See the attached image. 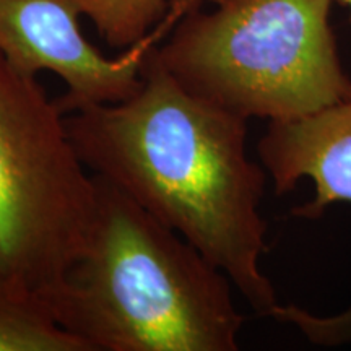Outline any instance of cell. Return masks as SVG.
Listing matches in <instances>:
<instances>
[{
    "label": "cell",
    "mask_w": 351,
    "mask_h": 351,
    "mask_svg": "<svg viewBox=\"0 0 351 351\" xmlns=\"http://www.w3.org/2000/svg\"><path fill=\"white\" fill-rule=\"evenodd\" d=\"M83 0H0V54L19 72H52L67 93L56 99L64 114L90 104L124 101L142 83L145 57L156 34L108 59L83 38Z\"/></svg>",
    "instance_id": "cell-5"
},
{
    "label": "cell",
    "mask_w": 351,
    "mask_h": 351,
    "mask_svg": "<svg viewBox=\"0 0 351 351\" xmlns=\"http://www.w3.org/2000/svg\"><path fill=\"white\" fill-rule=\"evenodd\" d=\"M207 2L218 5L223 0ZM166 10L168 0H83V15L93 21L99 36L116 49H129L143 41Z\"/></svg>",
    "instance_id": "cell-8"
},
{
    "label": "cell",
    "mask_w": 351,
    "mask_h": 351,
    "mask_svg": "<svg viewBox=\"0 0 351 351\" xmlns=\"http://www.w3.org/2000/svg\"><path fill=\"white\" fill-rule=\"evenodd\" d=\"M258 156L278 195L302 178L315 182V199L296 208V217L319 218L333 202H351V99L295 119L270 121ZM313 328L319 340L346 335L351 311L339 319L314 317Z\"/></svg>",
    "instance_id": "cell-6"
},
{
    "label": "cell",
    "mask_w": 351,
    "mask_h": 351,
    "mask_svg": "<svg viewBox=\"0 0 351 351\" xmlns=\"http://www.w3.org/2000/svg\"><path fill=\"white\" fill-rule=\"evenodd\" d=\"M340 2H343V3H346V5L351 7V0H340Z\"/></svg>",
    "instance_id": "cell-9"
},
{
    "label": "cell",
    "mask_w": 351,
    "mask_h": 351,
    "mask_svg": "<svg viewBox=\"0 0 351 351\" xmlns=\"http://www.w3.org/2000/svg\"><path fill=\"white\" fill-rule=\"evenodd\" d=\"M96 178L36 77L0 54V271L44 301L85 247Z\"/></svg>",
    "instance_id": "cell-4"
},
{
    "label": "cell",
    "mask_w": 351,
    "mask_h": 351,
    "mask_svg": "<svg viewBox=\"0 0 351 351\" xmlns=\"http://www.w3.org/2000/svg\"><path fill=\"white\" fill-rule=\"evenodd\" d=\"M2 280H3V276H2V271H0V282H2Z\"/></svg>",
    "instance_id": "cell-10"
},
{
    "label": "cell",
    "mask_w": 351,
    "mask_h": 351,
    "mask_svg": "<svg viewBox=\"0 0 351 351\" xmlns=\"http://www.w3.org/2000/svg\"><path fill=\"white\" fill-rule=\"evenodd\" d=\"M0 351H88L41 298L0 282Z\"/></svg>",
    "instance_id": "cell-7"
},
{
    "label": "cell",
    "mask_w": 351,
    "mask_h": 351,
    "mask_svg": "<svg viewBox=\"0 0 351 351\" xmlns=\"http://www.w3.org/2000/svg\"><path fill=\"white\" fill-rule=\"evenodd\" d=\"M96 178L85 247L44 300L88 351H234L231 280L181 234Z\"/></svg>",
    "instance_id": "cell-2"
},
{
    "label": "cell",
    "mask_w": 351,
    "mask_h": 351,
    "mask_svg": "<svg viewBox=\"0 0 351 351\" xmlns=\"http://www.w3.org/2000/svg\"><path fill=\"white\" fill-rule=\"evenodd\" d=\"M332 0L192 5L153 56L186 90L251 119H295L351 99L328 26Z\"/></svg>",
    "instance_id": "cell-3"
},
{
    "label": "cell",
    "mask_w": 351,
    "mask_h": 351,
    "mask_svg": "<svg viewBox=\"0 0 351 351\" xmlns=\"http://www.w3.org/2000/svg\"><path fill=\"white\" fill-rule=\"evenodd\" d=\"M65 119L91 174L181 234L271 317L280 304L261 270L265 174L247 156V119L186 90L153 47L134 95L78 108Z\"/></svg>",
    "instance_id": "cell-1"
}]
</instances>
